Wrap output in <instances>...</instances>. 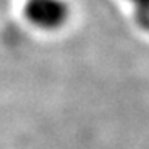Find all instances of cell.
Listing matches in <instances>:
<instances>
[{
	"instance_id": "cell-2",
	"label": "cell",
	"mask_w": 149,
	"mask_h": 149,
	"mask_svg": "<svg viewBox=\"0 0 149 149\" xmlns=\"http://www.w3.org/2000/svg\"><path fill=\"white\" fill-rule=\"evenodd\" d=\"M134 7V18L139 27L149 32V0H129Z\"/></svg>"
},
{
	"instance_id": "cell-1",
	"label": "cell",
	"mask_w": 149,
	"mask_h": 149,
	"mask_svg": "<svg viewBox=\"0 0 149 149\" xmlns=\"http://www.w3.org/2000/svg\"><path fill=\"white\" fill-rule=\"evenodd\" d=\"M25 18L43 30H56L70 17V5L65 0H27Z\"/></svg>"
}]
</instances>
